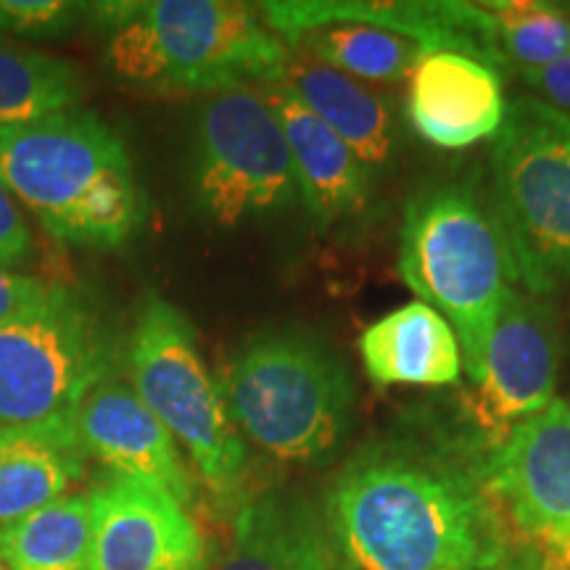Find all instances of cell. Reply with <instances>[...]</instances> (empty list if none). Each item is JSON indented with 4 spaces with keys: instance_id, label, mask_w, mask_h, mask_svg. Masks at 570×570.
Listing matches in <instances>:
<instances>
[{
    "instance_id": "obj_3",
    "label": "cell",
    "mask_w": 570,
    "mask_h": 570,
    "mask_svg": "<svg viewBox=\"0 0 570 570\" xmlns=\"http://www.w3.org/2000/svg\"><path fill=\"white\" fill-rule=\"evenodd\" d=\"M0 183L56 240L77 248L125 246L146 219L125 142L82 106L0 125Z\"/></svg>"
},
{
    "instance_id": "obj_15",
    "label": "cell",
    "mask_w": 570,
    "mask_h": 570,
    "mask_svg": "<svg viewBox=\"0 0 570 570\" xmlns=\"http://www.w3.org/2000/svg\"><path fill=\"white\" fill-rule=\"evenodd\" d=\"M288 140L304 204L317 230H336L365 217L375 196V173L331 127L320 122L283 80L259 88Z\"/></svg>"
},
{
    "instance_id": "obj_5",
    "label": "cell",
    "mask_w": 570,
    "mask_h": 570,
    "mask_svg": "<svg viewBox=\"0 0 570 570\" xmlns=\"http://www.w3.org/2000/svg\"><path fill=\"white\" fill-rule=\"evenodd\" d=\"M240 436L288 465H323L356 420V383L336 348L304 327L246 341L217 377Z\"/></svg>"
},
{
    "instance_id": "obj_28",
    "label": "cell",
    "mask_w": 570,
    "mask_h": 570,
    "mask_svg": "<svg viewBox=\"0 0 570 570\" xmlns=\"http://www.w3.org/2000/svg\"><path fill=\"white\" fill-rule=\"evenodd\" d=\"M523 82L529 85L533 92H539V101H544L552 109H558L570 117V51L558 59L550 67L525 75Z\"/></svg>"
},
{
    "instance_id": "obj_23",
    "label": "cell",
    "mask_w": 570,
    "mask_h": 570,
    "mask_svg": "<svg viewBox=\"0 0 570 570\" xmlns=\"http://www.w3.org/2000/svg\"><path fill=\"white\" fill-rule=\"evenodd\" d=\"M285 46L365 85L410 80L420 56L425 53L415 42L367 24H325Z\"/></svg>"
},
{
    "instance_id": "obj_21",
    "label": "cell",
    "mask_w": 570,
    "mask_h": 570,
    "mask_svg": "<svg viewBox=\"0 0 570 570\" xmlns=\"http://www.w3.org/2000/svg\"><path fill=\"white\" fill-rule=\"evenodd\" d=\"M0 570H90L88 491H75L3 525Z\"/></svg>"
},
{
    "instance_id": "obj_13",
    "label": "cell",
    "mask_w": 570,
    "mask_h": 570,
    "mask_svg": "<svg viewBox=\"0 0 570 570\" xmlns=\"http://www.w3.org/2000/svg\"><path fill=\"white\" fill-rule=\"evenodd\" d=\"M283 42L325 24H367L415 42L425 53H460L508 75L487 3L465 0H265L256 3Z\"/></svg>"
},
{
    "instance_id": "obj_26",
    "label": "cell",
    "mask_w": 570,
    "mask_h": 570,
    "mask_svg": "<svg viewBox=\"0 0 570 570\" xmlns=\"http://www.w3.org/2000/svg\"><path fill=\"white\" fill-rule=\"evenodd\" d=\"M53 291L56 285L0 265V323H9V320L24 317L40 309L53 296Z\"/></svg>"
},
{
    "instance_id": "obj_18",
    "label": "cell",
    "mask_w": 570,
    "mask_h": 570,
    "mask_svg": "<svg viewBox=\"0 0 570 570\" xmlns=\"http://www.w3.org/2000/svg\"><path fill=\"white\" fill-rule=\"evenodd\" d=\"M85 465L77 410L0 431V529L67 497Z\"/></svg>"
},
{
    "instance_id": "obj_7",
    "label": "cell",
    "mask_w": 570,
    "mask_h": 570,
    "mask_svg": "<svg viewBox=\"0 0 570 570\" xmlns=\"http://www.w3.org/2000/svg\"><path fill=\"white\" fill-rule=\"evenodd\" d=\"M491 190L518 281L533 296L570 285V117L515 98L491 138Z\"/></svg>"
},
{
    "instance_id": "obj_12",
    "label": "cell",
    "mask_w": 570,
    "mask_h": 570,
    "mask_svg": "<svg viewBox=\"0 0 570 570\" xmlns=\"http://www.w3.org/2000/svg\"><path fill=\"white\" fill-rule=\"evenodd\" d=\"M90 570H209L198 520L167 491L109 473L90 491Z\"/></svg>"
},
{
    "instance_id": "obj_9",
    "label": "cell",
    "mask_w": 570,
    "mask_h": 570,
    "mask_svg": "<svg viewBox=\"0 0 570 570\" xmlns=\"http://www.w3.org/2000/svg\"><path fill=\"white\" fill-rule=\"evenodd\" d=\"M117 365L119 341L101 312L56 285L40 309L0 323V431L77 410Z\"/></svg>"
},
{
    "instance_id": "obj_4",
    "label": "cell",
    "mask_w": 570,
    "mask_h": 570,
    "mask_svg": "<svg viewBox=\"0 0 570 570\" xmlns=\"http://www.w3.org/2000/svg\"><path fill=\"white\" fill-rule=\"evenodd\" d=\"M399 275L417 302L458 333L462 367L479 381L499 309L518 288V267L489 196L470 180L417 188L399 227Z\"/></svg>"
},
{
    "instance_id": "obj_16",
    "label": "cell",
    "mask_w": 570,
    "mask_h": 570,
    "mask_svg": "<svg viewBox=\"0 0 570 570\" xmlns=\"http://www.w3.org/2000/svg\"><path fill=\"white\" fill-rule=\"evenodd\" d=\"M508 114L504 75L460 53H423L410 75L407 117L425 142L462 151L494 138Z\"/></svg>"
},
{
    "instance_id": "obj_8",
    "label": "cell",
    "mask_w": 570,
    "mask_h": 570,
    "mask_svg": "<svg viewBox=\"0 0 570 570\" xmlns=\"http://www.w3.org/2000/svg\"><path fill=\"white\" fill-rule=\"evenodd\" d=\"M190 196L204 223L219 230L298 204L288 140L259 88L217 92L198 106Z\"/></svg>"
},
{
    "instance_id": "obj_17",
    "label": "cell",
    "mask_w": 570,
    "mask_h": 570,
    "mask_svg": "<svg viewBox=\"0 0 570 570\" xmlns=\"http://www.w3.org/2000/svg\"><path fill=\"white\" fill-rule=\"evenodd\" d=\"M209 570H346L320 502L302 489H267L235 512L230 550Z\"/></svg>"
},
{
    "instance_id": "obj_1",
    "label": "cell",
    "mask_w": 570,
    "mask_h": 570,
    "mask_svg": "<svg viewBox=\"0 0 570 570\" xmlns=\"http://www.w3.org/2000/svg\"><path fill=\"white\" fill-rule=\"evenodd\" d=\"M483 452L452 417L407 415L362 441L323 502L346 570H489L512 552Z\"/></svg>"
},
{
    "instance_id": "obj_19",
    "label": "cell",
    "mask_w": 570,
    "mask_h": 570,
    "mask_svg": "<svg viewBox=\"0 0 570 570\" xmlns=\"http://www.w3.org/2000/svg\"><path fill=\"white\" fill-rule=\"evenodd\" d=\"M360 356L375 389H444L465 375L458 333L417 298L370 323L360 336Z\"/></svg>"
},
{
    "instance_id": "obj_25",
    "label": "cell",
    "mask_w": 570,
    "mask_h": 570,
    "mask_svg": "<svg viewBox=\"0 0 570 570\" xmlns=\"http://www.w3.org/2000/svg\"><path fill=\"white\" fill-rule=\"evenodd\" d=\"M88 3L69 0H0V35L24 40H59L82 24Z\"/></svg>"
},
{
    "instance_id": "obj_6",
    "label": "cell",
    "mask_w": 570,
    "mask_h": 570,
    "mask_svg": "<svg viewBox=\"0 0 570 570\" xmlns=\"http://www.w3.org/2000/svg\"><path fill=\"white\" fill-rule=\"evenodd\" d=\"M127 373L142 404L188 449L214 504L238 512L246 502V439L206 367L196 327L167 298L142 302L127 341Z\"/></svg>"
},
{
    "instance_id": "obj_14",
    "label": "cell",
    "mask_w": 570,
    "mask_h": 570,
    "mask_svg": "<svg viewBox=\"0 0 570 570\" xmlns=\"http://www.w3.org/2000/svg\"><path fill=\"white\" fill-rule=\"evenodd\" d=\"M77 425L88 458L114 475L151 483L188 508L196 479L167 425L142 404L130 383L106 381L77 407Z\"/></svg>"
},
{
    "instance_id": "obj_29",
    "label": "cell",
    "mask_w": 570,
    "mask_h": 570,
    "mask_svg": "<svg viewBox=\"0 0 570 570\" xmlns=\"http://www.w3.org/2000/svg\"><path fill=\"white\" fill-rule=\"evenodd\" d=\"M489 570H544V566H541V560L531 550L520 547V550L510 552L508 558L499 562V566L489 568Z\"/></svg>"
},
{
    "instance_id": "obj_27",
    "label": "cell",
    "mask_w": 570,
    "mask_h": 570,
    "mask_svg": "<svg viewBox=\"0 0 570 570\" xmlns=\"http://www.w3.org/2000/svg\"><path fill=\"white\" fill-rule=\"evenodd\" d=\"M32 252V233L21 217L17 198L0 183V265L17 267Z\"/></svg>"
},
{
    "instance_id": "obj_24",
    "label": "cell",
    "mask_w": 570,
    "mask_h": 570,
    "mask_svg": "<svg viewBox=\"0 0 570 570\" xmlns=\"http://www.w3.org/2000/svg\"><path fill=\"white\" fill-rule=\"evenodd\" d=\"M494 40L508 71L525 77L570 51V9L547 0H489Z\"/></svg>"
},
{
    "instance_id": "obj_11",
    "label": "cell",
    "mask_w": 570,
    "mask_h": 570,
    "mask_svg": "<svg viewBox=\"0 0 570 570\" xmlns=\"http://www.w3.org/2000/svg\"><path fill=\"white\" fill-rule=\"evenodd\" d=\"M481 470L512 537L544 570H570V402L554 399L512 428Z\"/></svg>"
},
{
    "instance_id": "obj_20",
    "label": "cell",
    "mask_w": 570,
    "mask_h": 570,
    "mask_svg": "<svg viewBox=\"0 0 570 570\" xmlns=\"http://www.w3.org/2000/svg\"><path fill=\"white\" fill-rule=\"evenodd\" d=\"M283 82L373 169L375 177L394 164L399 146L396 114L389 98H383L373 85L341 75L298 51H291Z\"/></svg>"
},
{
    "instance_id": "obj_22",
    "label": "cell",
    "mask_w": 570,
    "mask_h": 570,
    "mask_svg": "<svg viewBox=\"0 0 570 570\" xmlns=\"http://www.w3.org/2000/svg\"><path fill=\"white\" fill-rule=\"evenodd\" d=\"M90 85L77 63L0 35V125H24L82 106Z\"/></svg>"
},
{
    "instance_id": "obj_10",
    "label": "cell",
    "mask_w": 570,
    "mask_h": 570,
    "mask_svg": "<svg viewBox=\"0 0 570 570\" xmlns=\"http://www.w3.org/2000/svg\"><path fill=\"white\" fill-rule=\"evenodd\" d=\"M560 327L554 312L523 288L499 309L479 381L460 391L452 420L481 452L558 399Z\"/></svg>"
},
{
    "instance_id": "obj_2",
    "label": "cell",
    "mask_w": 570,
    "mask_h": 570,
    "mask_svg": "<svg viewBox=\"0 0 570 570\" xmlns=\"http://www.w3.org/2000/svg\"><path fill=\"white\" fill-rule=\"evenodd\" d=\"M85 21L104 35L111 75L151 92L265 88L291 61L256 6L233 0H104Z\"/></svg>"
}]
</instances>
